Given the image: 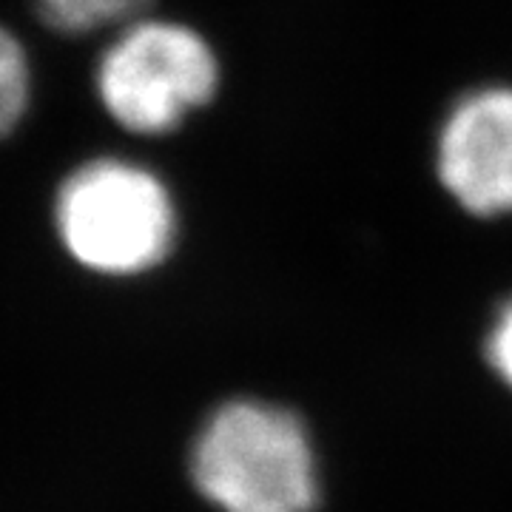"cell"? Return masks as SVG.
<instances>
[{"instance_id":"cell-1","label":"cell","mask_w":512,"mask_h":512,"mask_svg":"<svg viewBox=\"0 0 512 512\" xmlns=\"http://www.w3.org/2000/svg\"><path fill=\"white\" fill-rule=\"evenodd\" d=\"M60 248L89 274L128 279L160 268L180 237L171 188L148 165L100 154L63 174L52 197Z\"/></svg>"},{"instance_id":"cell-2","label":"cell","mask_w":512,"mask_h":512,"mask_svg":"<svg viewBox=\"0 0 512 512\" xmlns=\"http://www.w3.org/2000/svg\"><path fill=\"white\" fill-rule=\"evenodd\" d=\"M194 484L222 512H311L319 498L305 424L268 402L222 404L191 453Z\"/></svg>"},{"instance_id":"cell-3","label":"cell","mask_w":512,"mask_h":512,"mask_svg":"<svg viewBox=\"0 0 512 512\" xmlns=\"http://www.w3.org/2000/svg\"><path fill=\"white\" fill-rule=\"evenodd\" d=\"M220 57L188 23L140 18L123 23L94 66V94L114 126L163 137L202 111L220 89Z\"/></svg>"},{"instance_id":"cell-4","label":"cell","mask_w":512,"mask_h":512,"mask_svg":"<svg viewBox=\"0 0 512 512\" xmlns=\"http://www.w3.org/2000/svg\"><path fill=\"white\" fill-rule=\"evenodd\" d=\"M436 174L467 214H512V86H484L450 109L436 140Z\"/></svg>"},{"instance_id":"cell-5","label":"cell","mask_w":512,"mask_h":512,"mask_svg":"<svg viewBox=\"0 0 512 512\" xmlns=\"http://www.w3.org/2000/svg\"><path fill=\"white\" fill-rule=\"evenodd\" d=\"M35 15L57 35L83 37L120 29L146 15L151 0H32Z\"/></svg>"},{"instance_id":"cell-6","label":"cell","mask_w":512,"mask_h":512,"mask_svg":"<svg viewBox=\"0 0 512 512\" xmlns=\"http://www.w3.org/2000/svg\"><path fill=\"white\" fill-rule=\"evenodd\" d=\"M35 100V69L26 43L0 23V143L12 137Z\"/></svg>"},{"instance_id":"cell-7","label":"cell","mask_w":512,"mask_h":512,"mask_svg":"<svg viewBox=\"0 0 512 512\" xmlns=\"http://www.w3.org/2000/svg\"><path fill=\"white\" fill-rule=\"evenodd\" d=\"M484 353L495 376L512 390V296L495 313L487 342H484Z\"/></svg>"}]
</instances>
